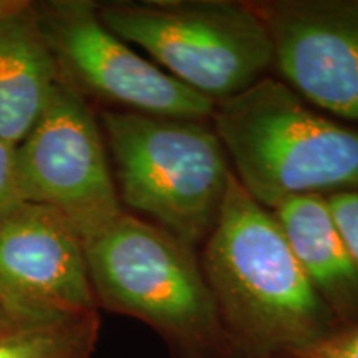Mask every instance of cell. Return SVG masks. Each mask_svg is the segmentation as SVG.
<instances>
[{
    "label": "cell",
    "instance_id": "cell-1",
    "mask_svg": "<svg viewBox=\"0 0 358 358\" xmlns=\"http://www.w3.org/2000/svg\"><path fill=\"white\" fill-rule=\"evenodd\" d=\"M199 264L234 358H294L342 329L274 214L231 174Z\"/></svg>",
    "mask_w": 358,
    "mask_h": 358
},
{
    "label": "cell",
    "instance_id": "cell-2",
    "mask_svg": "<svg viewBox=\"0 0 358 358\" xmlns=\"http://www.w3.org/2000/svg\"><path fill=\"white\" fill-rule=\"evenodd\" d=\"M211 124L237 181L268 211L295 196L358 191V129L271 75L214 103Z\"/></svg>",
    "mask_w": 358,
    "mask_h": 358
},
{
    "label": "cell",
    "instance_id": "cell-3",
    "mask_svg": "<svg viewBox=\"0 0 358 358\" xmlns=\"http://www.w3.org/2000/svg\"><path fill=\"white\" fill-rule=\"evenodd\" d=\"M83 248L98 308L146 324L171 358H234L194 249L127 211Z\"/></svg>",
    "mask_w": 358,
    "mask_h": 358
},
{
    "label": "cell",
    "instance_id": "cell-4",
    "mask_svg": "<svg viewBox=\"0 0 358 358\" xmlns=\"http://www.w3.org/2000/svg\"><path fill=\"white\" fill-rule=\"evenodd\" d=\"M122 204L198 249L216 227L232 174L211 120L103 111Z\"/></svg>",
    "mask_w": 358,
    "mask_h": 358
},
{
    "label": "cell",
    "instance_id": "cell-5",
    "mask_svg": "<svg viewBox=\"0 0 358 358\" xmlns=\"http://www.w3.org/2000/svg\"><path fill=\"white\" fill-rule=\"evenodd\" d=\"M103 25L146 50L163 70L214 103L268 77L271 35L248 2L145 0L98 3Z\"/></svg>",
    "mask_w": 358,
    "mask_h": 358
},
{
    "label": "cell",
    "instance_id": "cell-6",
    "mask_svg": "<svg viewBox=\"0 0 358 358\" xmlns=\"http://www.w3.org/2000/svg\"><path fill=\"white\" fill-rule=\"evenodd\" d=\"M17 173L22 201L57 211L82 241L124 211L95 116L82 93L62 77L17 146Z\"/></svg>",
    "mask_w": 358,
    "mask_h": 358
},
{
    "label": "cell",
    "instance_id": "cell-7",
    "mask_svg": "<svg viewBox=\"0 0 358 358\" xmlns=\"http://www.w3.org/2000/svg\"><path fill=\"white\" fill-rule=\"evenodd\" d=\"M60 77L77 92L124 111L185 120H211L214 101L192 92L110 32L98 3L60 0L35 7Z\"/></svg>",
    "mask_w": 358,
    "mask_h": 358
},
{
    "label": "cell",
    "instance_id": "cell-8",
    "mask_svg": "<svg viewBox=\"0 0 358 358\" xmlns=\"http://www.w3.org/2000/svg\"><path fill=\"white\" fill-rule=\"evenodd\" d=\"M0 306L19 324L98 312L82 237L47 206L22 201L0 217Z\"/></svg>",
    "mask_w": 358,
    "mask_h": 358
},
{
    "label": "cell",
    "instance_id": "cell-9",
    "mask_svg": "<svg viewBox=\"0 0 358 358\" xmlns=\"http://www.w3.org/2000/svg\"><path fill=\"white\" fill-rule=\"evenodd\" d=\"M280 82L306 103L358 123V0H249Z\"/></svg>",
    "mask_w": 358,
    "mask_h": 358
},
{
    "label": "cell",
    "instance_id": "cell-10",
    "mask_svg": "<svg viewBox=\"0 0 358 358\" xmlns=\"http://www.w3.org/2000/svg\"><path fill=\"white\" fill-rule=\"evenodd\" d=\"M271 213L303 274L340 325H357L358 268L348 256L325 196H295Z\"/></svg>",
    "mask_w": 358,
    "mask_h": 358
},
{
    "label": "cell",
    "instance_id": "cell-11",
    "mask_svg": "<svg viewBox=\"0 0 358 358\" xmlns=\"http://www.w3.org/2000/svg\"><path fill=\"white\" fill-rule=\"evenodd\" d=\"M58 80L35 7L0 22V140L15 146L24 141Z\"/></svg>",
    "mask_w": 358,
    "mask_h": 358
},
{
    "label": "cell",
    "instance_id": "cell-12",
    "mask_svg": "<svg viewBox=\"0 0 358 358\" xmlns=\"http://www.w3.org/2000/svg\"><path fill=\"white\" fill-rule=\"evenodd\" d=\"M98 334V312L13 325L0 330V358H92Z\"/></svg>",
    "mask_w": 358,
    "mask_h": 358
},
{
    "label": "cell",
    "instance_id": "cell-13",
    "mask_svg": "<svg viewBox=\"0 0 358 358\" xmlns=\"http://www.w3.org/2000/svg\"><path fill=\"white\" fill-rule=\"evenodd\" d=\"M325 199L348 256L358 268V191L334 192Z\"/></svg>",
    "mask_w": 358,
    "mask_h": 358
},
{
    "label": "cell",
    "instance_id": "cell-14",
    "mask_svg": "<svg viewBox=\"0 0 358 358\" xmlns=\"http://www.w3.org/2000/svg\"><path fill=\"white\" fill-rule=\"evenodd\" d=\"M294 358H358V324L342 327Z\"/></svg>",
    "mask_w": 358,
    "mask_h": 358
},
{
    "label": "cell",
    "instance_id": "cell-15",
    "mask_svg": "<svg viewBox=\"0 0 358 358\" xmlns=\"http://www.w3.org/2000/svg\"><path fill=\"white\" fill-rule=\"evenodd\" d=\"M19 203H22V196L17 173V146L0 140V217Z\"/></svg>",
    "mask_w": 358,
    "mask_h": 358
},
{
    "label": "cell",
    "instance_id": "cell-16",
    "mask_svg": "<svg viewBox=\"0 0 358 358\" xmlns=\"http://www.w3.org/2000/svg\"><path fill=\"white\" fill-rule=\"evenodd\" d=\"M32 7L34 3L25 2V0H0V22L30 10Z\"/></svg>",
    "mask_w": 358,
    "mask_h": 358
},
{
    "label": "cell",
    "instance_id": "cell-17",
    "mask_svg": "<svg viewBox=\"0 0 358 358\" xmlns=\"http://www.w3.org/2000/svg\"><path fill=\"white\" fill-rule=\"evenodd\" d=\"M13 325H20L19 322H15L12 319L8 313L3 310L2 306H0V330H6V329H10Z\"/></svg>",
    "mask_w": 358,
    "mask_h": 358
}]
</instances>
